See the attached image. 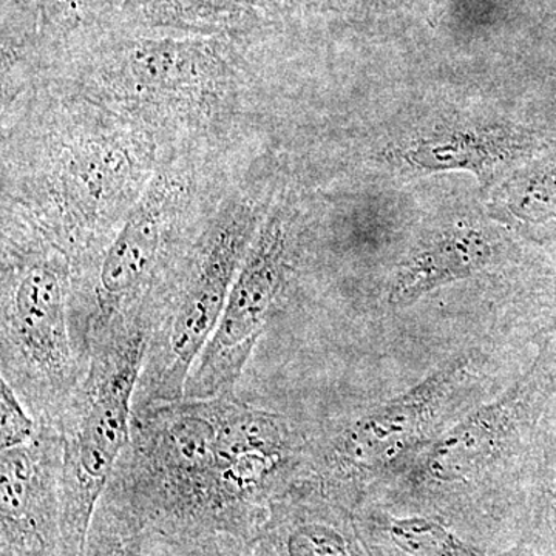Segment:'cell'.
Instances as JSON below:
<instances>
[{"label": "cell", "instance_id": "obj_15", "mask_svg": "<svg viewBox=\"0 0 556 556\" xmlns=\"http://www.w3.org/2000/svg\"><path fill=\"white\" fill-rule=\"evenodd\" d=\"M146 526L129 504L105 490L94 511L84 556H144Z\"/></svg>", "mask_w": 556, "mask_h": 556}, {"label": "cell", "instance_id": "obj_10", "mask_svg": "<svg viewBox=\"0 0 556 556\" xmlns=\"http://www.w3.org/2000/svg\"><path fill=\"white\" fill-rule=\"evenodd\" d=\"M124 0H3L9 54L83 46L119 24Z\"/></svg>", "mask_w": 556, "mask_h": 556}, {"label": "cell", "instance_id": "obj_11", "mask_svg": "<svg viewBox=\"0 0 556 556\" xmlns=\"http://www.w3.org/2000/svg\"><path fill=\"white\" fill-rule=\"evenodd\" d=\"M283 0H124L119 24L139 30L243 39Z\"/></svg>", "mask_w": 556, "mask_h": 556}, {"label": "cell", "instance_id": "obj_8", "mask_svg": "<svg viewBox=\"0 0 556 556\" xmlns=\"http://www.w3.org/2000/svg\"><path fill=\"white\" fill-rule=\"evenodd\" d=\"M62 439L39 426L30 441L2 450L0 556H65L61 510Z\"/></svg>", "mask_w": 556, "mask_h": 556}, {"label": "cell", "instance_id": "obj_19", "mask_svg": "<svg viewBox=\"0 0 556 556\" xmlns=\"http://www.w3.org/2000/svg\"><path fill=\"white\" fill-rule=\"evenodd\" d=\"M0 444L2 450L20 447L38 433L39 424L22 404L13 388L0 380Z\"/></svg>", "mask_w": 556, "mask_h": 556}, {"label": "cell", "instance_id": "obj_12", "mask_svg": "<svg viewBox=\"0 0 556 556\" xmlns=\"http://www.w3.org/2000/svg\"><path fill=\"white\" fill-rule=\"evenodd\" d=\"M492 258V243L481 230H445L417 248L401 266L391 287L390 303L394 306L412 305L434 289L473 276Z\"/></svg>", "mask_w": 556, "mask_h": 556}, {"label": "cell", "instance_id": "obj_18", "mask_svg": "<svg viewBox=\"0 0 556 556\" xmlns=\"http://www.w3.org/2000/svg\"><path fill=\"white\" fill-rule=\"evenodd\" d=\"M144 556H249L247 541L228 533L170 536L146 530Z\"/></svg>", "mask_w": 556, "mask_h": 556}, {"label": "cell", "instance_id": "obj_7", "mask_svg": "<svg viewBox=\"0 0 556 556\" xmlns=\"http://www.w3.org/2000/svg\"><path fill=\"white\" fill-rule=\"evenodd\" d=\"M288 255L287 226L274 217L252 240L217 328L190 369L185 397L236 394L285 283Z\"/></svg>", "mask_w": 556, "mask_h": 556}, {"label": "cell", "instance_id": "obj_6", "mask_svg": "<svg viewBox=\"0 0 556 556\" xmlns=\"http://www.w3.org/2000/svg\"><path fill=\"white\" fill-rule=\"evenodd\" d=\"M475 362L477 358L464 354L382 407L336 424L317 445H306L303 467L313 470L325 485H338L393 463L433 426Z\"/></svg>", "mask_w": 556, "mask_h": 556}, {"label": "cell", "instance_id": "obj_4", "mask_svg": "<svg viewBox=\"0 0 556 556\" xmlns=\"http://www.w3.org/2000/svg\"><path fill=\"white\" fill-rule=\"evenodd\" d=\"M149 336L135 334L90 358L62 419L61 510L65 556H84L91 519L130 441L134 399Z\"/></svg>", "mask_w": 556, "mask_h": 556}, {"label": "cell", "instance_id": "obj_3", "mask_svg": "<svg viewBox=\"0 0 556 556\" xmlns=\"http://www.w3.org/2000/svg\"><path fill=\"white\" fill-rule=\"evenodd\" d=\"M255 233V215L239 207L182 252L153 309L134 408L185 397L190 369L217 328Z\"/></svg>", "mask_w": 556, "mask_h": 556}, {"label": "cell", "instance_id": "obj_13", "mask_svg": "<svg viewBox=\"0 0 556 556\" xmlns=\"http://www.w3.org/2000/svg\"><path fill=\"white\" fill-rule=\"evenodd\" d=\"M530 149L532 141L526 135L501 127L441 130L409 142L401 150V159L419 170L463 169L484 177Z\"/></svg>", "mask_w": 556, "mask_h": 556}, {"label": "cell", "instance_id": "obj_2", "mask_svg": "<svg viewBox=\"0 0 556 556\" xmlns=\"http://www.w3.org/2000/svg\"><path fill=\"white\" fill-rule=\"evenodd\" d=\"M2 258V380L39 426L60 431L89 372L70 328L72 262L40 239L9 240Z\"/></svg>", "mask_w": 556, "mask_h": 556}, {"label": "cell", "instance_id": "obj_17", "mask_svg": "<svg viewBox=\"0 0 556 556\" xmlns=\"http://www.w3.org/2000/svg\"><path fill=\"white\" fill-rule=\"evenodd\" d=\"M391 538L402 551L417 556H479L460 543L444 527L430 519H396L390 526Z\"/></svg>", "mask_w": 556, "mask_h": 556}, {"label": "cell", "instance_id": "obj_1", "mask_svg": "<svg viewBox=\"0 0 556 556\" xmlns=\"http://www.w3.org/2000/svg\"><path fill=\"white\" fill-rule=\"evenodd\" d=\"M257 450L228 396L156 402L134 408L130 441L108 486L146 530L248 541L269 511Z\"/></svg>", "mask_w": 556, "mask_h": 556}, {"label": "cell", "instance_id": "obj_16", "mask_svg": "<svg viewBox=\"0 0 556 556\" xmlns=\"http://www.w3.org/2000/svg\"><path fill=\"white\" fill-rule=\"evenodd\" d=\"M504 207L525 223L556 217V159L541 161L517 175L504 190Z\"/></svg>", "mask_w": 556, "mask_h": 556}, {"label": "cell", "instance_id": "obj_9", "mask_svg": "<svg viewBox=\"0 0 556 556\" xmlns=\"http://www.w3.org/2000/svg\"><path fill=\"white\" fill-rule=\"evenodd\" d=\"M529 380L504 397L471 413L445 431L428 450L426 473L441 482H468L486 473L518 430L527 402Z\"/></svg>", "mask_w": 556, "mask_h": 556}, {"label": "cell", "instance_id": "obj_14", "mask_svg": "<svg viewBox=\"0 0 556 556\" xmlns=\"http://www.w3.org/2000/svg\"><path fill=\"white\" fill-rule=\"evenodd\" d=\"M247 547L249 556H353L345 530L331 515L288 501L285 493L273 501Z\"/></svg>", "mask_w": 556, "mask_h": 556}, {"label": "cell", "instance_id": "obj_5", "mask_svg": "<svg viewBox=\"0 0 556 556\" xmlns=\"http://www.w3.org/2000/svg\"><path fill=\"white\" fill-rule=\"evenodd\" d=\"M94 79L138 108L208 104L232 70V39L139 30L118 24L84 43Z\"/></svg>", "mask_w": 556, "mask_h": 556}]
</instances>
